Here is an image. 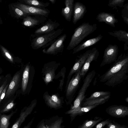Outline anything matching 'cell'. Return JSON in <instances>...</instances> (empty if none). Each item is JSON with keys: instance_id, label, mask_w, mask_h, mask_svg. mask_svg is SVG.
<instances>
[{"instance_id": "cell-15", "label": "cell", "mask_w": 128, "mask_h": 128, "mask_svg": "<svg viewBox=\"0 0 128 128\" xmlns=\"http://www.w3.org/2000/svg\"><path fill=\"white\" fill-rule=\"evenodd\" d=\"M46 19V17L42 16H32L28 15L24 18L22 24L26 27L34 28L44 22Z\"/></svg>"}, {"instance_id": "cell-3", "label": "cell", "mask_w": 128, "mask_h": 128, "mask_svg": "<svg viewBox=\"0 0 128 128\" xmlns=\"http://www.w3.org/2000/svg\"><path fill=\"white\" fill-rule=\"evenodd\" d=\"M63 30L59 29L49 33L36 36L32 40L31 46L32 49L36 50L41 48H44L52 44L56 39L62 32Z\"/></svg>"}, {"instance_id": "cell-40", "label": "cell", "mask_w": 128, "mask_h": 128, "mask_svg": "<svg viewBox=\"0 0 128 128\" xmlns=\"http://www.w3.org/2000/svg\"><path fill=\"white\" fill-rule=\"evenodd\" d=\"M37 128H47L45 126L44 122H43L39 124Z\"/></svg>"}, {"instance_id": "cell-22", "label": "cell", "mask_w": 128, "mask_h": 128, "mask_svg": "<svg viewBox=\"0 0 128 128\" xmlns=\"http://www.w3.org/2000/svg\"><path fill=\"white\" fill-rule=\"evenodd\" d=\"M108 33L110 35L116 38L119 40L124 42V50H128V32H127L125 30H119L109 32Z\"/></svg>"}, {"instance_id": "cell-32", "label": "cell", "mask_w": 128, "mask_h": 128, "mask_svg": "<svg viewBox=\"0 0 128 128\" xmlns=\"http://www.w3.org/2000/svg\"><path fill=\"white\" fill-rule=\"evenodd\" d=\"M66 70V68L64 67L62 69L60 72L62 78V79L60 81V83L59 84V88L61 90H62V89L64 83V80L65 76Z\"/></svg>"}, {"instance_id": "cell-30", "label": "cell", "mask_w": 128, "mask_h": 128, "mask_svg": "<svg viewBox=\"0 0 128 128\" xmlns=\"http://www.w3.org/2000/svg\"><path fill=\"white\" fill-rule=\"evenodd\" d=\"M121 11V16L123 21L128 24V3L124 5Z\"/></svg>"}, {"instance_id": "cell-38", "label": "cell", "mask_w": 128, "mask_h": 128, "mask_svg": "<svg viewBox=\"0 0 128 128\" xmlns=\"http://www.w3.org/2000/svg\"><path fill=\"white\" fill-rule=\"evenodd\" d=\"M8 86V84L5 86L0 96V103L5 97L6 90Z\"/></svg>"}, {"instance_id": "cell-44", "label": "cell", "mask_w": 128, "mask_h": 128, "mask_svg": "<svg viewBox=\"0 0 128 128\" xmlns=\"http://www.w3.org/2000/svg\"><path fill=\"white\" fill-rule=\"evenodd\" d=\"M121 128H127L125 126H122Z\"/></svg>"}, {"instance_id": "cell-41", "label": "cell", "mask_w": 128, "mask_h": 128, "mask_svg": "<svg viewBox=\"0 0 128 128\" xmlns=\"http://www.w3.org/2000/svg\"><path fill=\"white\" fill-rule=\"evenodd\" d=\"M33 120L34 119L33 118L32 120L28 123V124L26 126H24L23 128H30V126L33 122Z\"/></svg>"}, {"instance_id": "cell-8", "label": "cell", "mask_w": 128, "mask_h": 128, "mask_svg": "<svg viewBox=\"0 0 128 128\" xmlns=\"http://www.w3.org/2000/svg\"><path fill=\"white\" fill-rule=\"evenodd\" d=\"M28 15H40L47 17L50 13L48 9H41L23 4L18 3L14 5Z\"/></svg>"}, {"instance_id": "cell-36", "label": "cell", "mask_w": 128, "mask_h": 128, "mask_svg": "<svg viewBox=\"0 0 128 128\" xmlns=\"http://www.w3.org/2000/svg\"><path fill=\"white\" fill-rule=\"evenodd\" d=\"M14 104L13 101H12L8 104L4 108L2 109L0 112L2 113L7 112L11 110L14 107Z\"/></svg>"}, {"instance_id": "cell-25", "label": "cell", "mask_w": 128, "mask_h": 128, "mask_svg": "<svg viewBox=\"0 0 128 128\" xmlns=\"http://www.w3.org/2000/svg\"><path fill=\"white\" fill-rule=\"evenodd\" d=\"M24 2L26 5L41 9H45L50 4L48 2H44L36 0H24Z\"/></svg>"}, {"instance_id": "cell-27", "label": "cell", "mask_w": 128, "mask_h": 128, "mask_svg": "<svg viewBox=\"0 0 128 128\" xmlns=\"http://www.w3.org/2000/svg\"><path fill=\"white\" fill-rule=\"evenodd\" d=\"M30 67V65H27L24 70L22 82V91H25L27 87L29 77Z\"/></svg>"}, {"instance_id": "cell-18", "label": "cell", "mask_w": 128, "mask_h": 128, "mask_svg": "<svg viewBox=\"0 0 128 128\" xmlns=\"http://www.w3.org/2000/svg\"><path fill=\"white\" fill-rule=\"evenodd\" d=\"M96 19L99 22H104L113 27H115V24L118 22L114 15L109 13L100 12L97 15Z\"/></svg>"}, {"instance_id": "cell-34", "label": "cell", "mask_w": 128, "mask_h": 128, "mask_svg": "<svg viewBox=\"0 0 128 128\" xmlns=\"http://www.w3.org/2000/svg\"><path fill=\"white\" fill-rule=\"evenodd\" d=\"M13 9L16 14L19 18L23 17L24 18L28 15L16 6H14Z\"/></svg>"}, {"instance_id": "cell-11", "label": "cell", "mask_w": 128, "mask_h": 128, "mask_svg": "<svg viewBox=\"0 0 128 128\" xmlns=\"http://www.w3.org/2000/svg\"><path fill=\"white\" fill-rule=\"evenodd\" d=\"M59 65L58 64L55 62L48 63L44 65L42 73L43 79L46 84L52 81L54 78L55 71Z\"/></svg>"}, {"instance_id": "cell-20", "label": "cell", "mask_w": 128, "mask_h": 128, "mask_svg": "<svg viewBox=\"0 0 128 128\" xmlns=\"http://www.w3.org/2000/svg\"><path fill=\"white\" fill-rule=\"evenodd\" d=\"M20 80V73L18 72L14 75L8 85L6 92L5 99L9 98L14 93L18 87Z\"/></svg>"}, {"instance_id": "cell-19", "label": "cell", "mask_w": 128, "mask_h": 128, "mask_svg": "<svg viewBox=\"0 0 128 128\" xmlns=\"http://www.w3.org/2000/svg\"><path fill=\"white\" fill-rule=\"evenodd\" d=\"M43 98L47 105L51 108H57L62 105V100L56 94L50 96L46 92L44 94Z\"/></svg>"}, {"instance_id": "cell-39", "label": "cell", "mask_w": 128, "mask_h": 128, "mask_svg": "<svg viewBox=\"0 0 128 128\" xmlns=\"http://www.w3.org/2000/svg\"><path fill=\"white\" fill-rule=\"evenodd\" d=\"M7 83V80L5 81L0 87V96L3 89L5 87Z\"/></svg>"}, {"instance_id": "cell-33", "label": "cell", "mask_w": 128, "mask_h": 128, "mask_svg": "<svg viewBox=\"0 0 128 128\" xmlns=\"http://www.w3.org/2000/svg\"><path fill=\"white\" fill-rule=\"evenodd\" d=\"M62 122L61 119H59L55 121L51 124L46 126L47 128H61V125Z\"/></svg>"}, {"instance_id": "cell-42", "label": "cell", "mask_w": 128, "mask_h": 128, "mask_svg": "<svg viewBox=\"0 0 128 128\" xmlns=\"http://www.w3.org/2000/svg\"><path fill=\"white\" fill-rule=\"evenodd\" d=\"M49 1L52 4H54L55 3L56 1V0H49Z\"/></svg>"}, {"instance_id": "cell-6", "label": "cell", "mask_w": 128, "mask_h": 128, "mask_svg": "<svg viewBox=\"0 0 128 128\" xmlns=\"http://www.w3.org/2000/svg\"><path fill=\"white\" fill-rule=\"evenodd\" d=\"M80 70L75 73L68 85L66 87V96L68 103L70 104L72 101L75 93L80 83L82 76Z\"/></svg>"}, {"instance_id": "cell-1", "label": "cell", "mask_w": 128, "mask_h": 128, "mask_svg": "<svg viewBox=\"0 0 128 128\" xmlns=\"http://www.w3.org/2000/svg\"><path fill=\"white\" fill-rule=\"evenodd\" d=\"M128 55L122 54L108 70L100 77L104 84L114 87L127 80L128 78Z\"/></svg>"}, {"instance_id": "cell-14", "label": "cell", "mask_w": 128, "mask_h": 128, "mask_svg": "<svg viewBox=\"0 0 128 128\" xmlns=\"http://www.w3.org/2000/svg\"><path fill=\"white\" fill-rule=\"evenodd\" d=\"M37 103L36 100L32 101L30 105L21 112L20 116L11 128H20L26 117L31 113Z\"/></svg>"}, {"instance_id": "cell-23", "label": "cell", "mask_w": 128, "mask_h": 128, "mask_svg": "<svg viewBox=\"0 0 128 128\" xmlns=\"http://www.w3.org/2000/svg\"><path fill=\"white\" fill-rule=\"evenodd\" d=\"M99 105L98 104H96L92 105L81 106L76 109H70L66 112V114H70L72 118H73V119L77 116L82 115L88 112Z\"/></svg>"}, {"instance_id": "cell-26", "label": "cell", "mask_w": 128, "mask_h": 128, "mask_svg": "<svg viewBox=\"0 0 128 128\" xmlns=\"http://www.w3.org/2000/svg\"><path fill=\"white\" fill-rule=\"evenodd\" d=\"M16 112V111H12L9 114H3L0 116V128H8L10 119Z\"/></svg>"}, {"instance_id": "cell-17", "label": "cell", "mask_w": 128, "mask_h": 128, "mask_svg": "<svg viewBox=\"0 0 128 128\" xmlns=\"http://www.w3.org/2000/svg\"><path fill=\"white\" fill-rule=\"evenodd\" d=\"M99 55V51L96 48H94L91 50L90 52L80 70V74L82 77L85 76L89 69L91 63L97 60Z\"/></svg>"}, {"instance_id": "cell-29", "label": "cell", "mask_w": 128, "mask_h": 128, "mask_svg": "<svg viewBox=\"0 0 128 128\" xmlns=\"http://www.w3.org/2000/svg\"><path fill=\"white\" fill-rule=\"evenodd\" d=\"M126 0H110L108 4V6L112 8L113 9L116 10L117 7L122 8Z\"/></svg>"}, {"instance_id": "cell-9", "label": "cell", "mask_w": 128, "mask_h": 128, "mask_svg": "<svg viewBox=\"0 0 128 128\" xmlns=\"http://www.w3.org/2000/svg\"><path fill=\"white\" fill-rule=\"evenodd\" d=\"M66 36V34H64L59 37L48 48L44 49L43 52L47 54L55 55L62 52L64 46V42Z\"/></svg>"}, {"instance_id": "cell-2", "label": "cell", "mask_w": 128, "mask_h": 128, "mask_svg": "<svg viewBox=\"0 0 128 128\" xmlns=\"http://www.w3.org/2000/svg\"><path fill=\"white\" fill-rule=\"evenodd\" d=\"M97 28V26L96 24H90L88 22L82 24L74 30L66 49L68 50L73 49Z\"/></svg>"}, {"instance_id": "cell-7", "label": "cell", "mask_w": 128, "mask_h": 128, "mask_svg": "<svg viewBox=\"0 0 128 128\" xmlns=\"http://www.w3.org/2000/svg\"><path fill=\"white\" fill-rule=\"evenodd\" d=\"M118 48L116 44H109L104 51L103 60L100 65L102 67L105 65L114 62L117 59L118 52Z\"/></svg>"}, {"instance_id": "cell-5", "label": "cell", "mask_w": 128, "mask_h": 128, "mask_svg": "<svg viewBox=\"0 0 128 128\" xmlns=\"http://www.w3.org/2000/svg\"><path fill=\"white\" fill-rule=\"evenodd\" d=\"M111 92L108 91H98L92 93L88 98H85L82 102L83 106L96 104H102L110 98Z\"/></svg>"}, {"instance_id": "cell-24", "label": "cell", "mask_w": 128, "mask_h": 128, "mask_svg": "<svg viewBox=\"0 0 128 128\" xmlns=\"http://www.w3.org/2000/svg\"><path fill=\"white\" fill-rule=\"evenodd\" d=\"M74 0H66L64 1L65 7L62 9L61 14L67 21L71 20L73 10Z\"/></svg>"}, {"instance_id": "cell-37", "label": "cell", "mask_w": 128, "mask_h": 128, "mask_svg": "<svg viewBox=\"0 0 128 128\" xmlns=\"http://www.w3.org/2000/svg\"><path fill=\"white\" fill-rule=\"evenodd\" d=\"M111 120L108 119L103 120L98 123L96 126L95 128H103Z\"/></svg>"}, {"instance_id": "cell-16", "label": "cell", "mask_w": 128, "mask_h": 128, "mask_svg": "<svg viewBox=\"0 0 128 128\" xmlns=\"http://www.w3.org/2000/svg\"><path fill=\"white\" fill-rule=\"evenodd\" d=\"M87 12L86 6L79 2H76L74 5V12L72 22L76 24L82 18Z\"/></svg>"}, {"instance_id": "cell-12", "label": "cell", "mask_w": 128, "mask_h": 128, "mask_svg": "<svg viewBox=\"0 0 128 128\" xmlns=\"http://www.w3.org/2000/svg\"><path fill=\"white\" fill-rule=\"evenodd\" d=\"M106 110L110 115L115 118H124L128 115V107L125 106L112 105L107 108Z\"/></svg>"}, {"instance_id": "cell-13", "label": "cell", "mask_w": 128, "mask_h": 128, "mask_svg": "<svg viewBox=\"0 0 128 128\" xmlns=\"http://www.w3.org/2000/svg\"><path fill=\"white\" fill-rule=\"evenodd\" d=\"M60 25L57 22L49 19L42 26L35 31V36L36 37L50 32L54 30Z\"/></svg>"}, {"instance_id": "cell-43", "label": "cell", "mask_w": 128, "mask_h": 128, "mask_svg": "<svg viewBox=\"0 0 128 128\" xmlns=\"http://www.w3.org/2000/svg\"><path fill=\"white\" fill-rule=\"evenodd\" d=\"M125 101L127 102H128V97H127L125 100Z\"/></svg>"}, {"instance_id": "cell-4", "label": "cell", "mask_w": 128, "mask_h": 128, "mask_svg": "<svg viewBox=\"0 0 128 128\" xmlns=\"http://www.w3.org/2000/svg\"><path fill=\"white\" fill-rule=\"evenodd\" d=\"M96 74L95 70H93L89 72L86 77L83 80V84L70 109H74L81 107L82 102L85 97V94L86 90L90 86Z\"/></svg>"}, {"instance_id": "cell-31", "label": "cell", "mask_w": 128, "mask_h": 128, "mask_svg": "<svg viewBox=\"0 0 128 128\" xmlns=\"http://www.w3.org/2000/svg\"><path fill=\"white\" fill-rule=\"evenodd\" d=\"M0 49L4 56L6 58L11 62H13L14 60L10 52L4 46L0 45Z\"/></svg>"}, {"instance_id": "cell-28", "label": "cell", "mask_w": 128, "mask_h": 128, "mask_svg": "<svg viewBox=\"0 0 128 128\" xmlns=\"http://www.w3.org/2000/svg\"><path fill=\"white\" fill-rule=\"evenodd\" d=\"M103 119L101 118H99L94 120H87L78 128H92Z\"/></svg>"}, {"instance_id": "cell-10", "label": "cell", "mask_w": 128, "mask_h": 128, "mask_svg": "<svg viewBox=\"0 0 128 128\" xmlns=\"http://www.w3.org/2000/svg\"><path fill=\"white\" fill-rule=\"evenodd\" d=\"M91 50H88L83 54L77 56L75 63L71 69L67 77L66 87L68 85L72 75L81 70L88 57Z\"/></svg>"}, {"instance_id": "cell-35", "label": "cell", "mask_w": 128, "mask_h": 128, "mask_svg": "<svg viewBox=\"0 0 128 128\" xmlns=\"http://www.w3.org/2000/svg\"><path fill=\"white\" fill-rule=\"evenodd\" d=\"M106 128H121L122 126L116 122L114 120H111L106 125Z\"/></svg>"}, {"instance_id": "cell-21", "label": "cell", "mask_w": 128, "mask_h": 128, "mask_svg": "<svg viewBox=\"0 0 128 128\" xmlns=\"http://www.w3.org/2000/svg\"><path fill=\"white\" fill-rule=\"evenodd\" d=\"M102 38V36L100 34L95 38L88 40L79 44L73 49L72 54H74L76 53L89 46L95 44L100 41Z\"/></svg>"}, {"instance_id": "cell-45", "label": "cell", "mask_w": 128, "mask_h": 128, "mask_svg": "<svg viewBox=\"0 0 128 128\" xmlns=\"http://www.w3.org/2000/svg\"><path fill=\"white\" fill-rule=\"evenodd\" d=\"M1 78V77H0V80Z\"/></svg>"}]
</instances>
